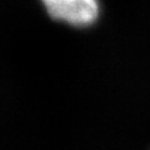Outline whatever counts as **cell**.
Masks as SVG:
<instances>
[{"mask_svg": "<svg viewBox=\"0 0 150 150\" xmlns=\"http://www.w3.org/2000/svg\"><path fill=\"white\" fill-rule=\"evenodd\" d=\"M48 15L74 28H89L100 14L99 0H40Z\"/></svg>", "mask_w": 150, "mask_h": 150, "instance_id": "1", "label": "cell"}]
</instances>
